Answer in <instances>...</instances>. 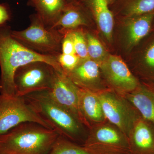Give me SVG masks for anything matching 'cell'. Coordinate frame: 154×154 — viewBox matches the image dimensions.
Wrapping results in <instances>:
<instances>
[{
  "mask_svg": "<svg viewBox=\"0 0 154 154\" xmlns=\"http://www.w3.org/2000/svg\"><path fill=\"white\" fill-rule=\"evenodd\" d=\"M25 100L60 136L78 140L84 135V124L72 113L55 102L48 91L24 96Z\"/></svg>",
  "mask_w": 154,
  "mask_h": 154,
  "instance_id": "obj_3",
  "label": "cell"
},
{
  "mask_svg": "<svg viewBox=\"0 0 154 154\" xmlns=\"http://www.w3.org/2000/svg\"><path fill=\"white\" fill-rule=\"evenodd\" d=\"M143 73L146 77L154 82V38L146 47L142 58Z\"/></svg>",
  "mask_w": 154,
  "mask_h": 154,
  "instance_id": "obj_23",
  "label": "cell"
},
{
  "mask_svg": "<svg viewBox=\"0 0 154 154\" xmlns=\"http://www.w3.org/2000/svg\"><path fill=\"white\" fill-rule=\"evenodd\" d=\"M99 29L108 41L112 38L114 25L113 14L109 10L107 0H88Z\"/></svg>",
  "mask_w": 154,
  "mask_h": 154,
  "instance_id": "obj_17",
  "label": "cell"
},
{
  "mask_svg": "<svg viewBox=\"0 0 154 154\" xmlns=\"http://www.w3.org/2000/svg\"><path fill=\"white\" fill-rule=\"evenodd\" d=\"M100 69L98 63L87 59L81 60L79 65L67 75L79 88L99 93L106 90L101 85Z\"/></svg>",
  "mask_w": 154,
  "mask_h": 154,
  "instance_id": "obj_11",
  "label": "cell"
},
{
  "mask_svg": "<svg viewBox=\"0 0 154 154\" xmlns=\"http://www.w3.org/2000/svg\"><path fill=\"white\" fill-rule=\"evenodd\" d=\"M26 122H35L52 129L24 97L0 94V135Z\"/></svg>",
  "mask_w": 154,
  "mask_h": 154,
  "instance_id": "obj_6",
  "label": "cell"
},
{
  "mask_svg": "<svg viewBox=\"0 0 154 154\" xmlns=\"http://www.w3.org/2000/svg\"><path fill=\"white\" fill-rule=\"evenodd\" d=\"M58 62L63 71L67 74L80 63L81 59L76 54L61 53L57 57Z\"/></svg>",
  "mask_w": 154,
  "mask_h": 154,
  "instance_id": "obj_24",
  "label": "cell"
},
{
  "mask_svg": "<svg viewBox=\"0 0 154 154\" xmlns=\"http://www.w3.org/2000/svg\"><path fill=\"white\" fill-rule=\"evenodd\" d=\"M99 66L113 91L118 94L124 96L134 90L140 84L126 64L118 56H108Z\"/></svg>",
  "mask_w": 154,
  "mask_h": 154,
  "instance_id": "obj_9",
  "label": "cell"
},
{
  "mask_svg": "<svg viewBox=\"0 0 154 154\" xmlns=\"http://www.w3.org/2000/svg\"><path fill=\"white\" fill-rule=\"evenodd\" d=\"M60 33L63 35L61 44L62 53L67 54H76L73 42L70 33L67 31Z\"/></svg>",
  "mask_w": 154,
  "mask_h": 154,
  "instance_id": "obj_25",
  "label": "cell"
},
{
  "mask_svg": "<svg viewBox=\"0 0 154 154\" xmlns=\"http://www.w3.org/2000/svg\"><path fill=\"white\" fill-rule=\"evenodd\" d=\"M11 18L10 12L5 5L0 4V25H5Z\"/></svg>",
  "mask_w": 154,
  "mask_h": 154,
  "instance_id": "obj_26",
  "label": "cell"
},
{
  "mask_svg": "<svg viewBox=\"0 0 154 154\" xmlns=\"http://www.w3.org/2000/svg\"><path fill=\"white\" fill-rule=\"evenodd\" d=\"M130 18L127 26V38L128 45L133 47L147 36L151 31L154 20V11Z\"/></svg>",
  "mask_w": 154,
  "mask_h": 154,
  "instance_id": "obj_16",
  "label": "cell"
},
{
  "mask_svg": "<svg viewBox=\"0 0 154 154\" xmlns=\"http://www.w3.org/2000/svg\"><path fill=\"white\" fill-rule=\"evenodd\" d=\"M83 146L94 154H131L128 137L108 122L91 127Z\"/></svg>",
  "mask_w": 154,
  "mask_h": 154,
  "instance_id": "obj_5",
  "label": "cell"
},
{
  "mask_svg": "<svg viewBox=\"0 0 154 154\" xmlns=\"http://www.w3.org/2000/svg\"><path fill=\"white\" fill-rule=\"evenodd\" d=\"M153 24H154H154H153Z\"/></svg>",
  "mask_w": 154,
  "mask_h": 154,
  "instance_id": "obj_28",
  "label": "cell"
},
{
  "mask_svg": "<svg viewBox=\"0 0 154 154\" xmlns=\"http://www.w3.org/2000/svg\"><path fill=\"white\" fill-rule=\"evenodd\" d=\"M60 33L67 31L70 34L73 42L75 54L82 60L90 58L88 52L87 43L85 33L81 30L74 29L72 30L60 31Z\"/></svg>",
  "mask_w": 154,
  "mask_h": 154,
  "instance_id": "obj_22",
  "label": "cell"
},
{
  "mask_svg": "<svg viewBox=\"0 0 154 154\" xmlns=\"http://www.w3.org/2000/svg\"><path fill=\"white\" fill-rule=\"evenodd\" d=\"M29 1H30V0H29Z\"/></svg>",
  "mask_w": 154,
  "mask_h": 154,
  "instance_id": "obj_29",
  "label": "cell"
},
{
  "mask_svg": "<svg viewBox=\"0 0 154 154\" xmlns=\"http://www.w3.org/2000/svg\"><path fill=\"white\" fill-rule=\"evenodd\" d=\"M59 136L38 123L24 122L0 135V154H49Z\"/></svg>",
  "mask_w": 154,
  "mask_h": 154,
  "instance_id": "obj_2",
  "label": "cell"
},
{
  "mask_svg": "<svg viewBox=\"0 0 154 154\" xmlns=\"http://www.w3.org/2000/svg\"><path fill=\"white\" fill-rule=\"evenodd\" d=\"M89 57L99 65L106 59V52L100 42L89 33H85Z\"/></svg>",
  "mask_w": 154,
  "mask_h": 154,
  "instance_id": "obj_20",
  "label": "cell"
},
{
  "mask_svg": "<svg viewBox=\"0 0 154 154\" xmlns=\"http://www.w3.org/2000/svg\"><path fill=\"white\" fill-rule=\"evenodd\" d=\"M124 96L143 118L154 125V82L140 83Z\"/></svg>",
  "mask_w": 154,
  "mask_h": 154,
  "instance_id": "obj_14",
  "label": "cell"
},
{
  "mask_svg": "<svg viewBox=\"0 0 154 154\" xmlns=\"http://www.w3.org/2000/svg\"><path fill=\"white\" fill-rule=\"evenodd\" d=\"M113 1H114V0H107L108 2H112Z\"/></svg>",
  "mask_w": 154,
  "mask_h": 154,
  "instance_id": "obj_27",
  "label": "cell"
},
{
  "mask_svg": "<svg viewBox=\"0 0 154 154\" xmlns=\"http://www.w3.org/2000/svg\"><path fill=\"white\" fill-rule=\"evenodd\" d=\"M88 25V21L80 9L69 3L52 28L63 31L74 30Z\"/></svg>",
  "mask_w": 154,
  "mask_h": 154,
  "instance_id": "obj_18",
  "label": "cell"
},
{
  "mask_svg": "<svg viewBox=\"0 0 154 154\" xmlns=\"http://www.w3.org/2000/svg\"><path fill=\"white\" fill-rule=\"evenodd\" d=\"M98 94L106 121L118 128L128 137L140 114L124 95L107 90Z\"/></svg>",
  "mask_w": 154,
  "mask_h": 154,
  "instance_id": "obj_7",
  "label": "cell"
},
{
  "mask_svg": "<svg viewBox=\"0 0 154 154\" xmlns=\"http://www.w3.org/2000/svg\"><path fill=\"white\" fill-rule=\"evenodd\" d=\"M55 69L43 62H33L18 68L14 76L16 95L24 97L34 92L49 91Z\"/></svg>",
  "mask_w": 154,
  "mask_h": 154,
  "instance_id": "obj_8",
  "label": "cell"
},
{
  "mask_svg": "<svg viewBox=\"0 0 154 154\" xmlns=\"http://www.w3.org/2000/svg\"><path fill=\"white\" fill-rule=\"evenodd\" d=\"M49 154H94L84 146L73 143L59 136L53 145Z\"/></svg>",
  "mask_w": 154,
  "mask_h": 154,
  "instance_id": "obj_19",
  "label": "cell"
},
{
  "mask_svg": "<svg viewBox=\"0 0 154 154\" xmlns=\"http://www.w3.org/2000/svg\"><path fill=\"white\" fill-rule=\"evenodd\" d=\"M79 109L84 125L91 127L106 121L98 93L79 88Z\"/></svg>",
  "mask_w": 154,
  "mask_h": 154,
  "instance_id": "obj_13",
  "label": "cell"
},
{
  "mask_svg": "<svg viewBox=\"0 0 154 154\" xmlns=\"http://www.w3.org/2000/svg\"><path fill=\"white\" fill-rule=\"evenodd\" d=\"M48 92L56 102L72 113L82 123L79 109V88L66 74L55 70L52 85Z\"/></svg>",
  "mask_w": 154,
  "mask_h": 154,
  "instance_id": "obj_10",
  "label": "cell"
},
{
  "mask_svg": "<svg viewBox=\"0 0 154 154\" xmlns=\"http://www.w3.org/2000/svg\"><path fill=\"white\" fill-rule=\"evenodd\" d=\"M30 25L22 30H12V35L25 47L45 55L57 57L62 53L63 35L57 29L45 27L36 14L30 17Z\"/></svg>",
  "mask_w": 154,
  "mask_h": 154,
  "instance_id": "obj_4",
  "label": "cell"
},
{
  "mask_svg": "<svg viewBox=\"0 0 154 154\" xmlns=\"http://www.w3.org/2000/svg\"><path fill=\"white\" fill-rule=\"evenodd\" d=\"M37 17L45 27L52 28L68 3L67 0H30Z\"/></svg>",
  "mask_w": 154,
  "mask_h": 154,
  "instance_id": "obj_15",
  "label": "cell"
},
{
  "mask_svg": "<svg viewBox=\"0 0 154 154\" xmlns=\"http://www.w3.org/2000/svg\"><path fill=\"white\" fill-rule=\"evenodd\" d=\"M11 27L0 25V94L16 95L14 76L18 68L33 62L49 64L58 71H63L54 56L45 55L25 47L12 36Z\"/></svg>",
  "mask_w": 154,
  "mask_h": 154,
  "instance_id": "obj_1",
  "label": "cell"
},
{
  "mask_svg": "<svg viewBox=\"0 0 154 154\" xmlns=\"http://www.w3.org/2000/svg\"><path fill=\"white\" fill-rule=\"evenodd\" d=\"M131 154H154V125L140 116L128 137Z\"/></svg>",
  "mask_w": 154,
  "mask_h": 154,
  "instance_id": "obj_12",
  "label": "cell"
},
{
  "mask_svg": "<svg viewBox=\"0 0 154 154\" xmlns=\"http://www.w3.org/2000/svg\"><path fill=\"white\" fill-rule=\"evenodd\" d=\"M154 11V0H131L125 14L129 17L148 14Z\"/></svg>",
  "mask_w": 154,
  "mask_h": 154,
  "instance_id": "obj_21",
  "label": "cell"
}]
</instances>
